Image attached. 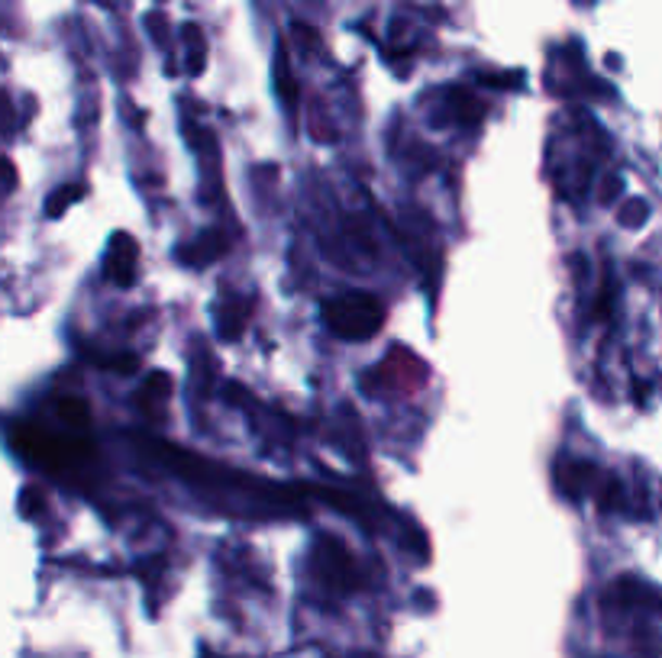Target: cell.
Here are the masks:
<instances>
[{"instance_id": "ba28073f", "label": "cell", "mask_w": 662, "mask_h": 658, "mask_svg": "<svg viewBox=\"0 0 662 658\" xmlns=\"http://www.w3.org/2000/svg\"><path fill=\"white\" fill-rule=\"evenodd\" d=\"M168 395H171V378H168V375H149L145 385L139 388V395H136V403H139L142 410H152V397L162 403Z\"/></svg>"}, {"instance_id": "8992f818", "label": "cell", "mask_w": 662, "mask_h": 658, "mask_svg": "<svg viewBox=\"0 0 662 658\" xmlns=\"http://www.w3.org/2000/svg\"><path fill=\"white\" fill-rule=\"evenodd\" d=\"M246 317H250V304H240V300H237V304H224V310H220V317H217L220 336H224V339H240Z\"/></svg>"}, {"instance_id": "7a4b0ae2", "label": "cell", "mask_w": 662, "mask_h": 658, "mask_svg": "<svg viewBox=\"0 0 662 658\" xmlns=\"http://www.w3.org/2000/svg\"><path fill=\"white\" fill-rule=\"evenodd\" d=\"M314 565H317V575L330 584V588H336V591H353V588H359V568H356V562H353V555L340 545V542H333V539H320L317 542V552H314Z\"/></svg>"}, {"instance_id": "8fae6325", "label": "cell", "mask_w": 662, "mask_h": 658, "mask_svg": "<svg viewBox=\"0 0 662 658\" xmlns=\"http://www.w3.org/2000/svg\"><path fill=\"white\" fill-rule=\"evenodd\" d=\"M275 72H278V88H281V94H284L288 107L294 111V104H297V88H294V81H291V75H288V65H281V55H278Z\"/></svg>"}, {"instance_id": "30bf717a", "label": "cell", "mask_w": 662, "mask_h": 658, "mask_svg": "<svg viewBox=\"0 0 662 658\" xmlns=\"http://www.w3.org/2000/svg\"><path fill=\"white\" fill-rule=\"evenodd\" d=\"M85 194V188L81 184H65V188H59L52 197H49V207H46V214L49 217H59V214H65V207L75 201V197H81Z\"/></svg>"}, {"instance_id": "52a82bcc", "label": "cell", "mask_w": 662, "mask_h": 658, "mask_svg": "<svg viewBox=\"0 0 662 658\" xmlns=\"http://www.w3.org/2000/svg\"><path fill=\"white\" fill-rule=\"evenodd\" d=\"M559 485H562V491L565 494H572V498H578L588 485H595V468L591 465H569V472L565 475H559Z\"/></svg>"}, {"instance_id": "5b68a950", "label": "cell", "mask_w": 662, "mask_h": 658, "mask_svg": "<svg viewBox=\"0 0 662 658\" xmlns=\"http://www.w3.org/2000/svg\"><path fill=\"white\" fill-rule=\"evenodd\" d=\"M55 413H59L62 423H68L78 433H85L88 423H91V410H88V403L81 397H59L55 400Z\"/></svg>"}, {"instance_id": "9c48e42d", "label": "cell", "mask_w": 662, "mask_h": 658, "mask_svg": "<svg viewBox=\"0 0 662 658\" xmlns=\"http://www.w3.org/2000/svg\"><path fill=\"white\" fill-rule=\"evenodd\" d=\"M184 39H188V72L201 75L204 68V42H201V29L194 23L184 26Z\"/></svg>"}, {"instance_id": "6da1fadb", "label": "cell", "mask_w": 662, "mask_h": 658, "mask_svg": "<svg viewBox=\"0 0 662 658\" xmlns=\"http://www.w3.org/2000/svg\"><path fill=\"white\" fill-rule=\"evenodd\" d=\"M327 330L336 336V339H346V343H366L372 339L382 323H385V307L379 304V297L372 294H362V291H349V294H340V297H330L320 310Z\"/></svg>"}, {"instance_id": "7c38bea8", "label": "cell", "mask_w": 662, "mask_h": 658, "mask_svg": "<svg viewBox=\"0 0 662 658\" xmlns=\"http://www.w3.org/2000/svg\"><path fill=\"white\" fill-rule=\"evenodd\" d=\"M647 214H650V210H647V204H644V201H634V204L624 210V220H627V227H637V223H640Z\"/></svg>"}, {"instance_id": "3957f363", "label": "cell", "mask_w": 662, "mask_h": 658, "mask_svg": "<svg viewBox=\"0 0 662 658\" xmlns=\"http://www.w3.org/2000/svg\"><path fill=\"white\" fill-rule=\"evenodd\" d=\"M136 243L130 236H114V249L107 256V274L117 287H130L136 281Z\"/></svg>"}, {"instance_id": "277c9868", "label": "cell", "mask_w": 662, "mask_h": 658, "mask_svg": "<svg viewBox=\"0 0 662 658\" xmlns=\"http://www.w3.org/2000/svg\"><path fill=\"white\" fill-rule=\"evenodd\" d=\"M224 253H227V236H220V233H204L198 243L181 246V249H178V259L184 265H191V268H201V265L217 262Z\"/></svg>"}]
</instances>
